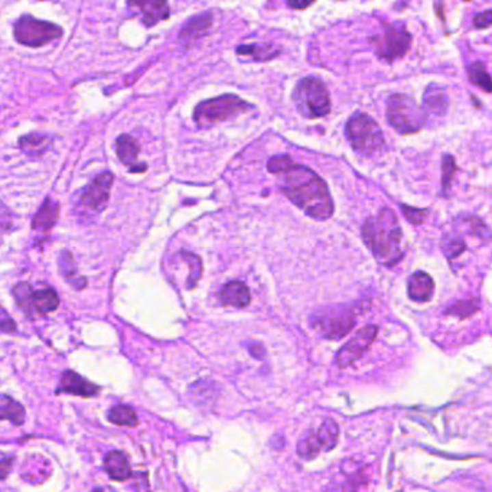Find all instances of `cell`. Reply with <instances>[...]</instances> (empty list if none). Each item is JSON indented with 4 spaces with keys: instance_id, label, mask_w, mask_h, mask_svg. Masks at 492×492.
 <instances>
[{
    "instance_id": "cell-1",
    "label": "cell",
    "mask_w": 492,
    "mask_h": 492,
    "mask_svg": "<svg viewBox=\"0 0 492 492\" xmlns=\"http://www.w3.org/2000/svg\"><path fill=\"white\" fill-rule=\"evenodd\" d=\"M268 169L289 201L308 217L325 221L334 214V201L326 183L307 166L295 164L289 156H273Z\"/></svg>"
},
{
    "instance_id": "cell-2",
    "label": "cell",
    "mask_w": 492,
    "mask_h": 492,
    "mask_svg": "<svg viewBox=\"0 0 492 492\" xmlns=\"http://www.w3.org/2000/svg\"><path fill=\"white\" fill-rule=\"evenodd\" d=\"M363 240L383 266H394L403 257L402 227L396 212L383 208L376 217L368 218L363 225Z\"/></svg>"
},
{
    "instance_id": "cell-3",
    "label": "cell",
    "mask_w": 492,
    "mask_h": 492,
    "mask_svg": "<svg viewBox=\"0 0 492 492\" xmlns=\"http://www.w3.org/2000/svg\"><path fill=\"white\" fill-rule=\"evenodd\" d=\"M368 305L364 302L326 307L312 313L311 325L321 337L338 341L354 329L358 316L364 313Z\"/></svg>"
},
{
    "instance_id": "cell-4",
    "label": "cell",
    "mask_w": 492,
    "mask_h": 492,
    "mask_svg": "<svg viewBox=\"0 0 492 492\" xmlns=\"http://www.w3.org/2000/svg\"><path fill=\"white\" fill-rule=\"evenodd\" d=\"M250 110H253V105L246 103L243 99L233 94H225L199 103L194 112V120L199 127L204 129L227 122L230 118Z\"/></svg>"
},
{
    "instance_id": "cell-5",
    "label": "cell",
    "mask_w": 492,
    "mask_h": 492,
    "mask_svg": "<svg viewBox=\"0 0 492 492\" xmlns=\"http://www.w3.org/2000/svg\"><path fill=\"white\" fill-rule=\"evenodd\" d=\"M298 112L307 118H321L331 112V97L326 86L316 77L302 78L294 90Z\"/></svg>"
},
{
    "instance_id": "cell-6",
    "label": "cell",
    "mask_w": 492,
    "mask_h": 492,
    "mask_svg": "<svg viewBox=\"0 0 492 492\" xmlns=\"http://www.w3.org/2000/svg\"><path fill=\"white\" fill-rule=\"evenodd\" d=\"M387 122L402 135L416 133L426 125V112L406 94H393L387 101Z\"/></svg>"
},
{
    "instance_id": "cell-7",
    "label": "cell",
    "mask_w": 492,
    "mask_h": 492,
    "mask_svg": "<svg viewBox=\"0 0 492 492\" xmlns=\"http://www.w3.org/2000/svg\"><path fill=\"white\" fill-rule=\"evenodd\" d=\"M345 135L352 149L365 156L376 155L384 146L380 126L370 116L363 113H357L350 118L345 127Z\"/></svg>"
},
{
    "instance_id": "cell-8",
    "label": "cell",
    "mask_w": 492,
    "mask_h": 492,
    "mask_svg": "<svg viewBox=\"0 0 492 492\" xmlns=\"http://www.w3.org/2000/svg\"><path fill=\"white\" fill-rule=\"evenodd\" d=\"M13 34H15V39L19 44L39 48L61 38L64 31L54 23L38 21L29 15H25L13 25Z\"/></svg>"
},
{
    "instance_id": "cell-9",
    "label": "cell",
    "mask_w": 492,
    "mask_h": 492,
    "mask_svg": "<svg viewBox=\"0 0 492 492\" xmlns=\"http://www.w3.org/2000/svg\"><path fill=\"white\" fill-rule=\"evenodd\" d=\"M339 428L332 419H325L316 430L305 433L298 442V455L302 459H315L318 455L329 452L338 445Z\"/></svg>"
},
{
    "instance_id": "cell-10",
    "label": "cell",
    "mask_w": 492,
    "mask_h": 492,
    "mask_svg": "<svg viewBox=\"0 0 492 492\" xmlns=\"http://www.w3.org/2000/svg\"><path fill=\"white\" fill-rule=\"evenodd\" d=\"M378 328L376 325H367L357 331L354 337L344 345L335 357V364L339 368H347L357 363L370 350L372 342L376 341Z\"/></svg>"
},
{
    "instance_id": "cell-11",
    "label": "cell",
    "mask_w": 492,
    "mask_h": 492,
    "mask_svg": "<svg viewBox=\"0 0 492 492\" xmlns=\"http://www.w3.org/2000/svg\"><path fill=\"white\" fill-rule=\"evenodd\" d=\"M411 38L403 25H387L384 32L376 38L377 54L381 58L396 60L406 54Z\"/></svg>"
},
{
    "instance_id": "cell-12",
    "label": "cell",
    "mask_w": 492,
    "mask_h": 492,
    "mask_svg": "<svg viewBox=\"0 0 492 492\" xmlns=\"http://www.w3.org/2000/svg\"><path fill=\"white\" fill-rule=\"evenodd\" d=\"M114 177L112 172L97 175L81 194V203L94 211H101L110 198Z\"/></svg>"
},
{
    "instance_id": "cell-13",
    "label": "cell",
    "mask_w": 492,
    "mask_h": 492,
    "mask_svg": "<svg viewBox=\"0 0 492 492\" xmlns=\"http://www.w3.org/2000/svg\"><path fill=\"white\" fill-rule=\"evenodd\" d=\"M127 6L130 12L136 13L142 23L149 28L169 19L170 15L168 0H127Z\"/></svg>"
},
{
    "instance_id": "cell-14",
    "label": "cell",
    "mask_w": 492,
    "mask_h": 492,
    "mask_svg": "<svg viewBox=\"0 0 492 492\" xmlns=\"http://www.w3.org/2000/svg\"><path fill=\"white\" fill-rule=\"evenodd\" d=\"M212 25L211 13H203V15L195 16L186 22L179 32V41L185 47H192L199 39H203Z\"/></svg>"
},
{
    "instance_id": "cell-15",
    "label": "cell",
    "mask_w": 492,
    "mask_h": 492,
    "mask_svg": "<svg viewBox=\"0 0 492 492\" xmlns=\"http://www.w3.org/2000/svg\"><path fill=\"white\" fill-rule=\"evenodd\" d=\"M73 394V396H81V397H92L99 393V387L91 384L86 378L79 377L74 371H65L61 383L58 385L57 394Z\"/></svg>"
},
{
    "instance_id": "cell-16",
    "label": "cell",
    "mask_w": 492,
    "mask_h": 492,
    "mask_svg": "<svg viewBox=\"0 0 492 492\" xmlns=\"http://www.w3.org/2000/svg\"><path fill=\"white\" fill-rule=\"evenodd\" d=\"M435 294L433 279L424 272H415L409 277L407 282V295L409 298L417 303H426L432 299Z\"/></svg>"
},
{
    "instance_id": "cell-17",
    "label": "cell",
    "mask_w": 492,
    "mask_h": 492,
    "mask_svg": "<svg viewBox=\"0 0 492 492\" xmlns=\"http://www.w3.org/2000/svg\"><path fill=\"white\" fill-rule=\"evenodd\" d=\"M449 107L448 92L437 84H430L423 96V109L426 114L441 117L446 114Z\"/></svg>"
},
{
    "instance_id": "cell-18",
    "label": "cell",
    "mask_w": 492,
    "mask_h": 492,
    "mask_svg": "<svg viewBox=\"0 0 492 492\" xmlns=\"http://www.w3.org/2000/svg\"><path fill=\"white\" fill-rule=\"evenodd\" d=\"M221 302L231 308H246L250 303V290L242 282H230L221 289Z\"/></svg>"
},
{
    "instance_id": "cell-19",
    "label": "cell",
    "mask_w": 492,
    "mask_h": 492,
    "mask_svg": "<svg viewBox=\"0 0 492 492\" xmlns=\"http://www.w3.org/2000/svg\"><path fill=\"white\" fill-rule=\"evenodd\" d=\"M104 469L116 481H127L131 476V468L123 452L113 450L104 459Z\"/></svg>"
},
{
    "instance_id": "cell-20",
    "label": "cell",
    "mask_w": 492,
    "mask_h": 492,
    "mask_svg": "<svg viewBox=\"0 0 492 492\" xmlns=\"http://www.w3.org/2000/svg\"><path fill=\"white\" fill-rule=\"evenodd\" d=\"M58 212H60V205L55 201H52L51 198H47L42 207L39 208L36 216L34 217V221H32L34 230H36V231L51 230L58 220Z\"/></svg>"
},
{
    "instance_id": "cell-21",
    "label": "cell",
    "mask_w": 492,
    "mask_h": 492,
    "mask_svg": "<svg viewBox=\"0 0 492 492\" xmlns=\"http://www.w3.org/2000/svg\"><path fill=\"white\" fill-rule=\"evenodd\" d=\"M116 151L120 162L126 166H131V172L135 170V165L138 164V156L140 152L138 142L129 135L118 136V139L116 140Z\"/></svg>"
},
{
    "instance_id": "cell-22",
    "label": "cell",
    "mask_w": 492,
    "mask_h": 492,
    "mask_svg": "<svg viewBox=\"0 0 492 492\" xmlns=\"http://www.w3.org/2000/svg\"><path fill=\"white\" fill-rule=\"evenodd\" d=\"M52 140L47 135H41V133H31V135H26L21 138L19 146L21 149L29 156L38 157L44 155L51 146Z\"/></svg>"
},
{
    "instance_id": "cell-23",
    "label": "cell",
    "mask_w": 492,
    "mask_h": 492,
    "mask_svg": "<svg viewBox=\"0 0 492 492\" xmlns=\"http://www.w3.org/2000/svg\"><path fill=\"white\" fill-rule=\"evenodd\" d=\"M34 303H35V311L38 313H51L54 312L58 305H60V298L55 294L54 289H38L35 290L34 294Z\"/></svg>"
},
{
    "instance_id": "cell-24",
    "label": "cell",
    "mask_w": 492,
    "mask_h": 492,
    "mask_svg": "<svg viewBox=\"0 0 492 492\" xmlns=\"http://www.w3.org/2000/svg\"><path fill=\"white\" fill-rule=\"evenodd\" d=\"M60 269H61V272H62V276L65 277V281L73 283V286H75L77 289L86 286V281H84V279H79V277H78L77 266H75V261H74V259H73L71 253H68V251H62V253H61Z\"/></svg>"
},
{
    "instance_id": "cell-25",
    "label": "cell",
    "mask_w": 492,
    "mask_h": 492,
    "mask_svg": "<svg viewBox=\"0 0 492 492\" xmlns=\"http://www.w3.org/2000/svg\"><path fill=\"white\" fill-rule=\"evenodd\" d=\"M240 57H251L255 61H270L279 55V51L270 45H240L237 47Z\"/></svg>"
},
{
    "instance_id": "cell-26",
    "label": "cell",
    "mask_w": 492,
    "mask_h": 492,
    "mask_svg": "<svg viewBox=\"0 0 492 492\" xmlns=\"http://www.w3.org/2000/svg\"><path fill=\"white\" fill-rule=\"evenodd\" d=\"M109 420L118 426H129L135 428L139 423V419L135 413V410L129 406H114L109 411Z\"/></svg>"
},
{
    "instance_id": "cell-27",
    "label": "cell",
    "mask_w": 492,
    "mask_h": 492,
    "mask_svg": "<svg viewBox=\"0 0 492 492\" xmlns=\"http://www.w3.org/2000/svg\"><path fill=\"white\" fill-rule=\"evenodd\" d=\"M34 294L35 290L31 287L29 283H19L15 289H13V295H15L16 303L19 308L28 315L35 313V303H34Z\"/></svg>"
},
{
    "instance_id": "cell-28",
    "label": "cell",
    "mask_w": 492,
    "mask_h": 492,
    "mask_svg": "<svg viewBox=\"0 0 492 492\" xmlns=\"http://www.w3.org/2000/svg\"><path fill=\"white\" fill-rule=\"evenodd\" d=\"M2 419L10 420L15 424H22L25 422V409L8 396L2 397Z\"/></svg>"
},
{
    "instance_id": "cell-29",
    "label": "cell",
    "mask_w": 492,
    "mask_h": 492,
    "mask_svg": "<svg viewBox=\"0 0 492 492\" xmlns=\"http://www.w3.org/2000/svg\"><path fill=\"white\" fill-rule=\"evenodd\" d=\"M481 308V300L476 298L459 300L446 309V315H454L458 318H468L476 313Z\"/></svg>"
},
{
    "instance_id": "cell-30",
    "label": "cell",
    "mask_w": 492,
    "mask_h": 492,
    "mask_svg": "<svg viewBox=\"0 0 492 492\" xmlns=\"http://www.w3.org/2000/svg\"><path fill=\"white\" fill-rule=\"evenodd\" d=\"M468 75L471 81L485 91H492V78L488 74L484 64L474 62L468 68Z\"/></svg>"
},
{
    "instance_id": "cell-31",
    "label": "cell",
    "mask_w": 492,
    "mask_h": 492,
    "mask_svg": "<svg viewBox=\"0 0 492 492\" xmlns=\"http://www.w3.org/2000/svg\"><path fill=\"white\" fill-rule=\"evenodd\" d=\"M441 247H442L443 255L449 260L461 256L462 253L465 251V248H467V246H465V242L462 240L461 237H458L456 234H445L442 237V240H441Z\"/></svg>"
},
{
    "instance_id": "cell-32",
    "label": "cell",
    "mask_w": 492,
    "mask_h": 492,
    "mask_svg": "<svg viewBox=\"0 0 492 492\" xmlns=\"http://www.w3.org/2000/svg\"><path fill=\"white\" fill-rule=\"evenodd\" d=\"M402 211L406 217V220L411 224L419 225L423 224L428 218V211L426 209H417V208H411L407 205H402Z\"/></svg>"
},
{
    "instance_id": "cell-33",
    "label": "cell",
    "mask_w": 492,
    "mask_h": 492,
    "mask_svg": "<svg viewBox=\"0 0 492 492\" xmlns=\"http://www.w3.org/2000/svg\"><path fill=\"white\" fill-rule=\"evenodd\" d=\"M456 172V165H455V161L454 157L446 155L443 156V178H442V185H443V190H448L450 186V182H452V178H454Z\"/></svg>"
},
{
    "instance_id": "cell-34",
    "label": "cell",
    "mask_w": 492,
    "mask_h": 492,
    "mask_svg": "<svg viewBox=\"0 0 492 492\" xmlns=\"http://www.w3.org/2000/svg\"><path fill=\"white\" fill-rule=\"evenodd\" d=\"M474 25H475V28H480V29H484V28L491 26L492 25V10H485V12L478 13V15L474 18Z\"/></svg>"
},
{
    "instance_id": "cell-35",
    "label": "cell",
    "mask_w": 492,
    "mask_h": 492,
    "mask_svg": "<svg viewBox=\"0 0 492 492\" xmlns=\"http://www.w3.org/2000/svg\"><path fill=\"white\" fill-rule=\"evenodd\" d=\"M2 329H3V332H15L16 331L15 322H13V319L8 315V312L5 309L2 311Z\"/></svg>"
},
{
    "instance_id": "cell-36",
    "label": "cell",
    "mask_w": 492,
    "mask_h": 492,
    "mask_svg": "<svg viewBox=\"0 0 492 492\" xmlns=\"http://www.w3.org/2000/svg\"><path fill=\"white\" fill-rule=\"evenodd\" d=\"M315 2V0H287V3L292 9H307L309 8L312 3Z\"/></svg>"
},
{
    "instance_id": "cell-37",
    "label": "cell",
    "mask_w": 492,
    "mask_h": 492,
    "mask_svg": "<svg viewBox=\"0 0 492 492\" xmlns=\"http://www.w3.org/2000/svg\"><path fill=\"white\" fill-rule=\"evenodd\" d=\"M12 462H13V459H10V458H2V478H6V474H8V468H9V465H12Z\"/></svg>"
}]
</instances>
